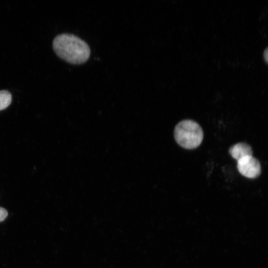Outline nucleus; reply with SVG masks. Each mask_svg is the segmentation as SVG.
Returning a JSON list of instances; mask_svg holds the SVG:
<instances>
[{
    "label": "nucleus",
    "instance_id": "4",
    "mask_svg": "<svg viewBox=\"0 0 268 268\" xmlns=\"http://www.w3.org/2000/svg\"><path fill=\"white\" fill-rule=\"evenodd\" d=\"M229 153L234 159L238 161L245 156L252 155L253 151L249 145L239 142L231 146L229 149Z\"/></svg>",
    "mask_w": 268,
    "mask_h": 268
},
{
    "label": "nucleus",
    "instance_id": "3",
    "mask_svg": "<svg viewBox=\"0 0 268 268\" xmlns=\"http://www.w3.org/2000/svg\"><path fill=\"white\" fill-rule=\"evenodd\" d=\"M237 168L241 175L248 178H257L261 172L260 162L252 155L245 156L237 161Z\"/></svg>",
    "mask_w": 268,
    "mask_h": 268
},
{
    "label": "nucleus",
    "instance_id": "7",
    "mask_svg": "<svg viewBox=\"0 0 268 268\" xmlns=\"http://www.w3.org/2000/svg\"><path fill=\"white\" fill-rule=\"evenodd\" d=\"M264 57L266 62L268 63V47L264 51Z\"/></svg>",
    "mask_w": 268,
    "mask_h": 268
},
{
    "label": "nucleus",
    "instance_id": "6",
    "mask_svg": "<svg viewBox=\"0 0 268 268\" xmlns=\"http://www.w3.org/2000/svg\"><path fill=\"white\" fill-rule=\"evenodd\" d=\"M7 210L1 207H0V222L3 221L7 216Z\"/></svg>",
    "mask_w": 268,
    "mask_h": 268
},
{
    "label": "nucleus",
    "instance_id": "5",
    "mask_svg": "<svg viewBox=\"0 0 268 268\" xmlns=\"http://www.w3.org/2000/svg\"><path fill=\"white\" fill-rule=\"evenodd\" d=\"M12 97L10 93L6 90L0 91V111L7 108L11 103Z\"/></svg>",
    "mask_w": 268,
    "mask_h": 268
},
{
    "label": "nucleus",
    "instance_id": "2",
    "mask_svg": "<svg viewBox=\"0 0 268 268\" xmlns=\"http://www.w3.org/2000/svg\"><path fill=\"white\" fill-rule=\"evenodd\" d=\"M174 136L177 143L181 147L193 149L201 143L203 133L200 125L191 120H184L175 127Z\"/></svg>",
    "mask_w": 268,
    "mask_h": 268
},
{
    "label": "nucleus",
    "instance_id": "1",
    "mask_svg": "<svg viewBox=\"0 0 268 268\" xmlns=\"http://www.w3.org/2000/svg\"><path fill=\"white\" fill-rule=\"evenodd\" d=\"M53 48L60 58L74 65L84 63L90 55L88 44L71 34L63 33L55 37L53 41Z\"/></svg>",
    "mask_w": 268,
    "mask_h": 268
}]
</instances>
